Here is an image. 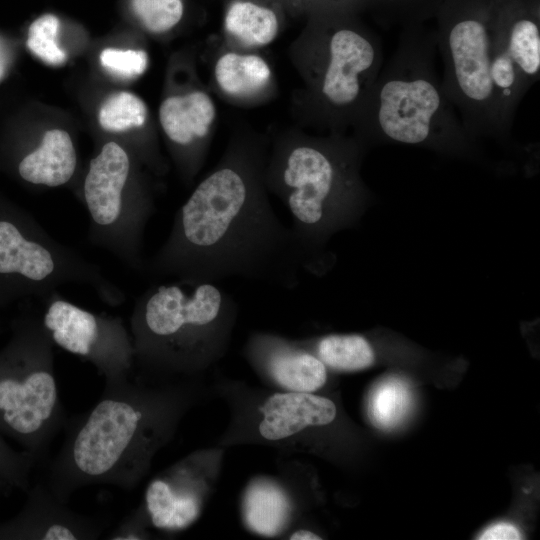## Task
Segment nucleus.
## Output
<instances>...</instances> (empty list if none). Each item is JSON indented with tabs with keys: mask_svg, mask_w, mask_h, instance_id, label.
<instances>
[{
	"mask_svg": "<svg viewBox=\"0 0 540 540\" xmlns=\"http://www.w3.org/2000/svg\"><path fill=\"white\" fill-rule=\"evenodd\" d=\"M246 174L226 164L202 180L144 270L188 283L235 278L296 289L301 272L312 273L310 261L290 225Z\"/></svg>",
	"mask_w": 540,
	"mask_h": 540,
	"instance_id": "nucleus-1",
	"label": "nucleus"
},
{
	"mask_svg": "<svg viewBox=\"0 0 540 540\" xmlns=\"http://www.w3.org/2000/svg\"><path fill=\"white\" fill-rule=\"evenodd\" d=\"M187 400L181 388L153 387L139 377L105 383L93 407L67 420L60 449L45 463L44 484L64 503L93 485L133 490Z\"/></svg>",
	"mask_w": 540,
	"mask_h": 540,
	"instance_id": "nucleus-2",
	"label": "nucleus"
},
{
	"mask_svg": "<svg viewBox=\"0 0 540 540\" xmlns=\"http://www.w3.org/2000/svg\"><path fill=\"white\" fill-rule=\"evenodd\" d=\"M436 48L442 85L466 130L477 140H505L516 110L540 77V29L518 18L492 27L462 18L446 27Z\"/></svg>",
	"mask_w": 540,
	"mask_h": 540,
	"instance_id": "nucleus-3",
	"label": "nucleus"
},
{
	"mask_svg": "<svg viewBox=\"0 0 540 540\" xmlns=\"http://www.w3.org/2000/svg\"><path fill=\"white\" fill-rule=\"evenodd\" d=\"M238 307L212 282L154 285L130 317L134 369L142 373L191 374L225 349Z\"/></svg>",
	"mask_w": 540,
	"mask_h": 540,
	"instance_id": "nucleus-4",
	"label": "nucleus"
},
{
	"mask_svg": "<svg viewBox=\"0 0 540 540\" xmlns=\"http://www.w3.org/2000/svg\"><path fill=\"white\" fill-rule=\"evenodd\" d=\"M436 43H399L366 99L373 137L382 143L427 148L449 156H478L435 67Z\"/></svg>",
	"mask_w": 540,
	"mask_h": 540,
	"instance_id": "nucleus-5",
	"label": "nucleus"
},
{
	"mask_svg": "<svg viewBox=\"0 0 540 540\" xmlns=\"http://www.w3.org/2000/svg\"><path fill=\"white\" fill-rule=\"evenodd\" d=\"M357 155L329 147L299 145L285 155L278 190L292 218L290 227L312 273L326 270L330 238L355 226L368 193L358 177Z\"/></svg>",
	"mask_w": 540,
	"mask_h": 540,
	"instance_id": "nucleus-6",
	"label": "nucleus"
},
{
	"mask_svg": "<svg viewBox=\"0 0 540 540\" xmlns=\"http://www.w3.org/2000/svg\"><path fill=\"white\" fill-rule=\"evenodd\" d=\"M53 347L41 320H31L0 354V432L19 444L36 466L49 460L52 442L68 420Z\"/></svg>",
	"mask_w": 540,
	"mask_h": 540,
	"instance_id": "nucleus-7",
	"label": "nucleus"
},
{
	"mask_svg": "<svg viewBox=\"0 0 540 540\" xmlns=\"http://www.w3.org/2000/svg\"><path fill=\"white\" fill-rule=\"evenodd\" d=\"M131 170L125 149L107 142L90 161L83 197L92 237L130 267L144 270V233L155 212L151 202L128 199Z\"/></svg>",
	"mask_w": 540,
	"mask_h": 540,
	"instance_id": "nucleus-8",
	"label": "nucleus"
},
{
	"mask_svg": "<svg viewBox=\"0 0 540 540\" xmlns=\"http://www.w3.org/2000/svg\"><path fill=\"white\" fill-rule=\"evenodd\" d=\"M41 322L54 345L91 363L105 383L132 376L133 341L121 318L51 297Z\"/></svg>",
	"mask_w": 540,
	"mask_h": 540,
	"instance_id": "nucleus-9",
	"label": "nucleus"
},
{
	"mask_svg": "<svg viewBox=\"0 0 540 540\" xmlns=\"http://www.w3.org/2000/svg\"><path fill=\"white\" fill-rule=\"evenodd\" d=\"M0 274L25 279L43 296L64 283L82 282L92 285L110 304L116 305L121 298L97 267L45 231L30 237L7 220H0Z\"/></svg>",
	"mask_w": 540,
	"mask_h": 540,
	"instance_id": "nucleus-10",
	"label": "nucleus"
},
{
	"mask_svg": "<svg viewBox=\"0 0 540 540\" xmlns=\"http://www.w3.org/2000/svg\"><path fill=\"white\" fill-rule=\"evenodd\" d=\"M384 64L379 43L349 28L335 31L328 42L321 93L335 108H348L368 97Z\"/></svg>",
	"mask_w": 540,
	"mask_h": 540,
	"instance_id": "nucleus-11",
	"label": "nucleus"
},
{
	"mask_svg": "<svg viewBox=\"0 0 540 540\" xmlns=\"http://www.w3.org/2000/svg\"><path fill=\"white\" fill-rule=\"evenodd\" d=\"M20 511L0 522V540H95L106 522L58 500L43 481L30 485Z\"/></svg>",
	"mask_w": 540,
	"mask_h": 540,
	"instance_id": "nucleus-12",
	"label": "nucleus"
},
{
	"mask_svg": "<svg viewBox=\"0 0 540 540\" xmlns=\"http://www.w3.org/2000/svg\"><path fill=\"white\" fill-rule=\"evenodd\" d=\"M196 463L194 457H189L148 484L142 504L150 525L176 532L190 527L198 519L203 498Z\"/></svg>",
	"mask_w": 540,
	"mask_h": 540,
	"instance_id": "nucleus-13",
	"label": "nucleus"
},
{
	"mask_svg": "<svg viewBox=\"0 0 540 540\" xmlns=\"http://www.w3.org/2000/svg\"><path fill=\"white\" fill-rule=\"evenodd\" d=\"M253 361L282 388L315 392L327 381V366L309 349L274 335L255 334L248 343Z\"/></svg>",
	"mask_w": 540,
	"mask_h": 540,
	"instance_id": "nucleus-14",
	"label": "nucleus"
},
{
	"mask_svg": "<svg viewBox=\"0 0 540 540\" xmlns=\"http://www.w3.org/2000/svg\"><path fill=\"white\" fill-rule=\"evenodd\" d=\"M260 435L271 441L288 439L311 427L324 426L336 417L328 398L310 392L275 393L260 407Z\"/></svg>",
	"mask_w": 540,
	"mask_h": 540,
	"instance_id": "nucleus-15",
	"label": "nucleus"
},
{
	"mask_svg": "<svg viewBox=\"0 0 540 540\" xmlns=\"http://www.w3.org/2000/svg\"><path fill=\"white\" fill-rule=\"evenodd\" d=\"M76 165V150L69 133L52 129L44 134L34 150L22 158L18 172L31 184L58 187L71 180Z\"/></svg>",
	"mask_w": 540,
	"mask_h": 540,
	"instance_id": "nucleus-16",
	"label": "nucleus"
},
{
	"mask_svg": "<svg viewBox=\"0 0 540 540\" xmlns=\"http://www.w3.org/2000/svg\"><path fill=\"white\" fill-rule=\"evenodd\" d=\"M214 118V103L201 91L168 97L159 109V119L165 134L179 146H189L204 138Z\"/></svg>",
	"mask_w": 540,
	"mask_h": 540,
	"instance_id": "nucleus-17",
	"label": "nucleus"
},
{
	"mask_svg": "<svg viewBox=\"0 0 540 540\" xmlns=\"http://www.w3.org/2000/svg\"><path fill=\"white\" fill-rule=\"evenodd\" d=\"M242 508L246 526L265 537L280 534L292 510L285 491L269 481L252 483L245 492Z\"/></svg>",
	"mask_w": 540,
	"mask_h": 540,
	"instance_id": "nucleus-18",
	"label": "nucleus"
},
{
	"mask_svg": "<svg viewBox=\"0 0 540 540\" xmlns=\"http://www.w3.org/2000/svg\"><path fill=\"white\" fill-rule=\"evenodd\" d=\"M313 353L338 371H359L374 364L376 353L371 342L361 334H330L312 344Z\"/></svg>",
	"mask_w": 540,
	"mask_h": 540,
	"instance_id": "nucleus-19",
	"label": "nucleus"
},
{
	"mask_svg": "<svg viewBox=\"0 0 540 540\" xmlns=\"http://www.w3.org/2000/svg\"><path fill=\"white\" fill-rule=\"evenodd\" d=\"M271 71L257 55L227 53L215 66V77L220 88L231 95H245L262 88Z\"/></svg>",
	"mask_w": 540,
	"mask_h": 540,
	"instance_id": "nucleus-20",
	"label": "nucleus"
},
{
	"mask_svg": "<svg viewBox=\"0 0 540 540\" xmlns=\"http://www.w3.org/2000/svg\"><path fill=\"white\" fill-rule=\"evenodd\" d=\"M225 26L239 40L251 45H266L277 35L275 13L251 2H236L229 8Z\"/></svg>",
	"mask_w": 540,
	"mask_h": 540,
	"instance_id": "nucleus-21",
	"label": "nucleus"
},
{
	"mask_svg": "<svg viewBox=\"0 0 540 540\" xmlns=\"http://www.w3.org/2000/svg\"><path fill=\"white\" fill-rule=\"evenodd\" d=\"M147 107L133 93L122 91L111 94L101 105L98 121L101 127L111 132H121L144 124Z\"/></svg>",
	"mask_w": 540,
	"mask_h": 540,
	"instance_id": "nucleus-22",
	"label": "nucleus"
},
{
	"mask_svg": "<svg viewBox=\"0 0 540 540\" xmlns=\"http://www.w3.org/2000/svg\"><path fill=\"white\" fill-rule=\"evenodd\" d=\"M410 403V393L402 381L388 379L377 387L371 399V416L381 428L396 425L406 414Z\"/></svg>",
	"mask_w": 540,
	"mask_h": 540,
	"instance_id": "nucleus-23",
	"label": "nucleus"
},
{
	"mask_svg": "<svg viewBox=\"0 0 540 540\" xmlns=\"http://www.w3.org/2000/svg\"><path fill=\"white\" fill-rule=\"evenodd\" d=\"M59 27V19L55 15L45 14L34 20L28 30L27 47L51 65H61L67 58L57 43Z\"/></svg>",
	"mask_w": 540,
	"mask_h": 540,
	"instance_id": "nucleus-24",
	"label": "nucleus"
},
{
	"mask_svg": "<svg viewBox=\"0 0 540 540\" xmlns=\"http://www.w3.org/2000/svg\"><path fill=\"white\" fill-rule=\"evenodd\" d=\"M35 467L32 457L23 450L11 447L0 432V485L3 490L26 492Z\"/></svg>",
	"mask_w": 540,
	"mask_h": 540,
	"instance_id": "nucleus-25",
	"label": "nucleus"
},
{
	"mask_svg": "<svg viewBox=\"0 0 540 540\" xmlns=\"http://www.w3.org/2000/svg\"><path fill=\"white\" fill-rule=\"evenodd\" d=\"M131 5L143 26L154 33L171 29L183 15L181 0H132Z\"/></svg>",
	"mask_w": 540,
	"mask_h": 540,
	"instance_id": "nucleus-26",
	"label": "nucleus"
},
{
	"mask_svg": "<svg viewBox=\"0 0 540 540\" xmlns=\"http://www.w3.org/2000/svg\"><path fill=\"white\" fill-rule=\"evenodd\" d=\"M100 63L117 76L132 78L146 70L148 56L143 50L106 48L100 53Z\"/></svg>",
	"mask_w": 540,
	"mask_h": 540,
	"instance_id": "nucleus-27",
	"label": "nucleus"
},
{
	"mask_svg": "<svg viewBox=\"0 0 540 540\" xmlns=\"http://www.w3.org/2000/svg\"><path fill=\"white\" fill-rule=\"evenodd\" d=\"M150 525L143 504L125 516L118 526L111 531L107 539L139 540L148 538L147 527Z\"/></svg>",
	"mask_w": 540,
	"mask_h": 540,
	"instance_id": "nucleus-28",
	"label": "nucleus"
},
{
	"mask_svg": "<svg viewBox=\"0 0 540 540\" xmlns=\"http://www.w3.org/2000/svg\"><path fill=\"white\" fill-rule=\"evenodd\" d=\"M521 533L517 527L508 522H499L486 528L478 537L480 540H519Z\"/></svg>",
	"mask_w": 540,
	"mask_h": 540,
	"instance_id": "nucleus-29",
	"label": "nucleus"
},
{
	"mask_svg": "<svg viewBox=\"0 0 540 540\" xmlns=\"http://www.w3.org/2000/svg\"><path fill=\"white\" fill-rule=\"evenodd\" d=\"M291 540H319L320 536L306 529H299L291 534Z\"/></svg>",
	"mask_w": 540,
	"mask_h": 540,
	"instance_id": "nucleus-30",
	"label": "nucleus"
},
{
	"mask_svg": "<svg viewBox=\"0 0 540 540\" xmlns=\"http://www.w3.org/2000/svg\"><path fill=\"white\" fill-rule=\"evenodd\" d=\"M7 68V56L4 46L0 42V81L3 79Z\"/></svg>",
	"mask_w": 540,
	"mask_h": 540,
	"instance_id": "nucleus-31",
	"label": "nucleus"
},
{
	"mask_svg": "<svg viewBox=\"0 0 540 540\" xmlns=\"http://www.w3.org/2000/svg\"><path fill=\"white\" fill-rule=\"evenodd\" d=\"M2 491H4V490H3L2 486L0 485V493H1Z\"/></svg>",
	"mask_w": 540,
	"mask_h": 540,
	"instance_id": "nucleus-32",
	"label": "nucleus"
}]
</instances>
